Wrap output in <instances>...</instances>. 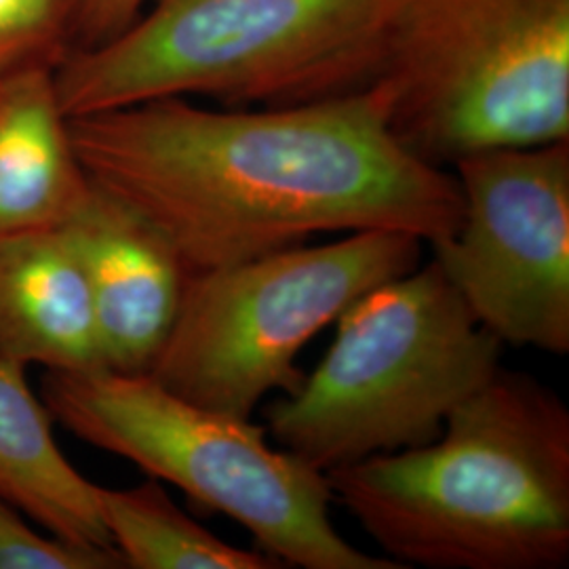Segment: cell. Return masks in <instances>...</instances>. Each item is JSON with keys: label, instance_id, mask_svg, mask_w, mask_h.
Listing matches in <instances>:
<instances>
[{"label": "cell", "instance_id": "obj_1", "mask_svg": "<svg viewBox=\"0 0 569 569\" xmlns=\"http://www.w3.org/2000/svg\"><path fill=\"white\" fill-rule=\"evenodd\" d=\"M68 121L87 180L154 226L188 272L321 234L395 230L439 243L462 220L456 176L397 140L380 82L317 102L164 98Z\"/></svg>", "mask_w": 569, "mask_h": 569}, {"label": "cell", "instance_id": "obj_2", "mask_svg": "<svg viewBox=\"0 0 569 569\" xmlns=\"http://www.w3.org/2000/svg\"><path fill=\"white\" fill-rule=\"evenodd\" d=\"M326 475L333 500L403 569L569 563V409L529 373L500 366L432 443Z\"/></svg>", "mask_w": 569, "mask_h": 569}, {"label": "cell", "instance_id": "obj_3", "mask_svg": "<svg viewBox=\"0 0 569 569\" xmlns=\"http://www.w3.org/2000/svg\"><path fill=\"white\" fill-rule=\"evenodd\" d=\"M397 0H148L56 68L68 119L164 98L226 108L338 98L378 81Z\"/></svg>", "mask_w": 569, "mask_h": 569}, {"label": "cell", "instance_id": "obj_4", "mask_svg": "<svg viewBox=\"0 0 569 569\" xmlns=\"http://www.w3.org/2000/svg\"><path fill=\"white\" fill-rule=\"evenodd\" d=\"M500 352L437 264L418 266L346 308L323 361L268 407V430L321 472L427 446Z\"/></svg>", "mask_w": 569, "mask_h": 569}, {"label": "cell", "instance_id": "obj_5", "mask_svg": "<svg viewBox=\"0 0 569 569\" xmlns=\"http://www.w3.org/2000/svg\"><path fill=\"white\" fill-rule=\"evenodd\" d=\"M42 401L84 443L241 523L283 568L403 569L352 547L331 521L326 472L272 448L249 418L188 401L150 373L106 367L49 371Z\"/></svg>", "mask_w": 569, "mask_h": 569}, {"label": "cell", "instance_id": "obj_6", "mask_svg": "<svg viewBox=\"0 0 569 569\" xmlns=\"http://www.w3.org/2000/svg\"><path fill=\"white\" fill-rule=\"evenodd\" d=\"M418 159L569 140V0H397L378 81Z\"/></svg>", "mask_w": 569, "mask_h": 569}, {"label": "cell", "instance_id": "obj_7", "mask_svg": "<svg viewBox=\"0 0 569 569\" xmlns=\"http://www.w3.org/2000/svg\"><path fill=\"white\" fill-rule=\"evenodd\" d=\"M422 243L407 232L363 230L190 272L148 373L188 401L249 418L266 395L302 387L306 346L367 291L418 268Z\"/></svg>", "mask_w": 569, "mask_h": 569}, {"label": "cell", "instance_id": "obj_8", "mask_svg": "<svg viewBox=\"0 0 569 569\" xmlns=\"http://www.w3.org/2000/svg\"><path fill=\"white\" fill-rule=\"evenodd\" d=\"M458 230L432 262L502 345L569 352V140L451 164Z\"/></svg>", "mask_w": 569, "mask_h": 569}, {"label": "cell", "instance_id": "obj_9", "mask_svg": "<svg viewBox=\"0 0 569 569\" xmlns=\"http://www.w3.org/2000/svg\"><path fill=\"white\" fill-rule=\"evenodd\" d=\"M89 287L106 369L148 373L182 306L188 268L163 234L98 186L63 222Z\"/></svg>", "mask_w": 569, "mask_h": 569}, {"label": "cell", "instance_id": "obj_10", "mask_svg": "<svg viewBox=\"0 0 569 569\" xmlns=\"http://www.w3.org/2000/svg\"><path fill=\"white\" fill-rule=\"evenodd\" d=\"M0 359L47 371L103 367L89 287L63 226L0 237Z\"/></svg>", "mask_w": 569, "mask_h": 569}, {"label": "cell", "instance_id": "obj_11", "mask_svg": "<svg viewBox=\"0 0 569 569\" xmlns=\"http://www.w3.org/2000/svg\"><path fill=\"white\" fill-rule=\"evenodd\" d=\"M53 72L0 81V237L63 224L91 186Z\"/></svg>", "mask_w": 569, "mask_h": 569}, {"label": "cell", "instance_id": "obj_12", "mask_svg": "<svg viewBox=\"0 0 569 569\" xmlns=\"http://www.w3.org/2000/svg\"><path fill=\"white\" fill-rule=\"evenodd\" d=\"M51 420L26 367L0 359V496L61 540L114 550L100 515V486L66 458Z\"/></svg>", "mask_w": 569, "mask_h": 569}, {"label": "cell", "instance_id": "obj_13", "mask_svg": "<svg viewBox=\"0 0 569 569\" xmlns=\"http://www.w3.org/2000/svg\"><path fill=\"white\" fill-rule=\"evenodd\" d=\"M100 515L124 568H283L264 550L237 549L190 519L157 479L136 488H100Z\"/></svg>", "mask_w": 569, "mask_h": 569}, {"label": "cell", "instance_id": "obj_14", "mask_svg": "<svg viewBox=\"0 0 569 569\" xmlns=\"http://www.w3.org/2000/svg\"><path fill=\"white\" fill-rule=\"evenodd\" d=\"M79 0H0V81L56 70L74 51Z\"/></svg>", "mask_w": 569, "mask_h": 569}, {"label": "cell", "instance_id": "obj_15", "mask_svg": "<svg viewBox=\"0 0 569 569\" xmlns=\"http://www.w3.org/2000/svg\"><path fill=\"white\" fill-rule=\"evenodd\" d=\"M117 550L82 547L28 523L18 507L0 496V569H119Z\"/></svg>", "mask_w": 569, "mask_h": 569}, {"label": "cell", "instance_id": "obj_16", "mask_svg": "<svg viewBox=\"0 0 569 569\" xmlns=\"http://www.w3.org/2000/svg\"><path fill=\"white\" fill-rule=\"evenodd\" d=\"M146 4L148 0H79L74 51L117 37L142 13Z\"/></svg>", "mask_w": 569, "mask_h": 569}]
</instances>
